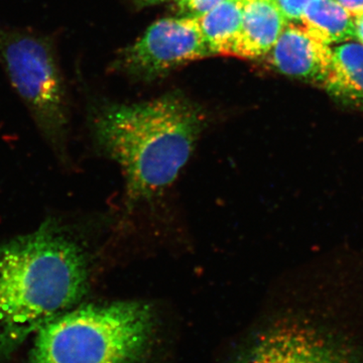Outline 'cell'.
Segmentation results:
<instances>
[{
    "label": "cell",
    "instance_id": "cell-13",
    "mask_svg": "<svg viewBox=\"0 0 363 363\" xmlns=\"http://www.w3.org/2000/svg\"><path fill=\"white\" fill-rule=\"evenodd\" d=\"M223 0H179L182 6L199 16L213 9Z\"/></svg>",
    "mask_w": 363,
    "mask_h": 363
},
{
    "label": "cell",
    "instance_id": "cell-6",
    "mask_svg": "<svg viewBox=\"0 0 363 363\" xmlns=\"http://www.w3.org/2000/svg\"><path fill=\"white\" fill-rule=\"evenodd\" d=\"M194 18H164L155 23L124 55L128 68L155 74L212 56Z\"/></svg>",
    "mask_w": 363,
    "mask_h": 363
},
{
    "label": "cell",
    "instance_id": "cell-4",
    "mask_svg": "<svg viewBox=\"0 0 363 363\" xmlns=\"http://www.w3.org/2000/svg\"><path fill=\"white\" fill-rule=\"evenodd\" d=\"M0 65L40 135L65 161L70 104L55 40L0 21Z\"/></svg>",
    "mask_w": 363,
    "mask_h": 363
},
{
    "label": "cell",
    "instance_id": "cell-3",
    "mask_svg": "<svg viewBox=\"0 0 363 363\" xmlns=\"http://www.w3.org/2000/svg\"><path fill=\"white\" fill-rule=\"evenodd\" d=\"M155 327L154 311L143 302L73 308L37 332L30 363H138Z\"/></svg>",
    "mask_w": 363,
    "mask_h": 363
},
{
    "label": "cell",
    "instance_id": "cell-2",
    "mask_svg": "<svg viewBox=\"0 0 363 363\" xmlns=\"http://www.w3.org/2000/svg\"><path fill=\"white\" fill-rule=\"evenodd\" d=\"M203 125L200 109L176 95L105 105L92 118L97 145L123 169L131 204L152 199L176 180Z\"/></svg>",
    "mask_w": 363,
    "mask_h": 363
},
{
    "label": "cell",
    "instance_id": "cell-10",
    "mask_svg": "<svg viewBox=\"0 0 363 363\" xmlns=\"http://www.w3.org/2000/svg\"><path fill=\"white\" fill-rule=\"evenodd\" d=\"M245 0H223L206 13L196 16L210 51L233 56L240 35Z\"/></svg>",
    "mask_w": 363,
    "mask_h": 363
},
{
    "label": "cell",
    "instance_id": "cell-14",
    "mask_svg": "<svg viewBox=\"0 0 363 363\" xmlns=\"http://www.w3.org/2000/svg\"><path fill=\"white\" fill-rule=\"evenodd\" d=\"M352 18L363 13V0H336Z\"/></svg>",
    "mask_w": 363,
    "mask_h": 363
},
{
    "label": "cell",
    "instance_id": "cell-11",
    "mask_svg": "<svg viewBox=\"0 0 363 363\" xmlns=\"http://www.w3.org/2000/svg\"><path fill=\"white\" fill-rule=\"evenodd\" d=\"M301 21L328 45L355 39L353 18L336 0H311Z\"/></svg>",
    "mask_w": 363,
    "mask_h": 363
},
{
    "label": "cell",
    "instance_id": "cell-12",
    "mask_svg": "<svg viewBox=\"0 0 363 363\" xmlns=\"http://www.w3.org/2000/svg\"><path fill=\"white\" fill-rule=\"evenodd\" d=\"M286 21H302L303 14L311 0H272Z\"/></svg>",
    "mask_w": 363,
    "mask_h": 363
},
{
    "label": "cell",
    "instance_id": "cell-8",
    "mask_svg": "<svg viewBox=\"0 0 363 363\" xmlns=\"http://www.w3.org/2000/svg\"><path fill=\"white\" fill-rule=\"evenodd\" d=\"M286 25L288 21L272 0L245 1L242 26L233 56L252 59L269 54Z\"/></svg>",
    "mask_w": 363,
    "mask_h": 363
},
{
    "label": "cell",
    "instance_id": "cell-16",
    "mask_svg": "<svg viewBox=\"0 0 363 363\" xmlns=\"http://www.w3.org/2000/svg\"><path fill=\"white\" fill-rule=\"evenodd\" d=\"M147 1L156 2V1H164V0H147Z\"/></svg>",
    "mask_w": 363,
    "mask_h": 363
},
{
    "label": "cell",
    "instance_id": "cell-9",
    "mask_svg": "<svg viewBox=\"0 0 363 363\" xmlns=\"http://www.w3.org/2000/svg\"><path fill=\"white\" fill-rule=\"evenodd\" d=\"M324 89L346 106L363 108V45L345 43L332 50Z\"/></svg>",
    "mask_w": 363,
    "mask_h": 363
},
{
    "label": "cell",
    "instance_id": "cell-1",
    "mask_svg": "<svg viewBox=\"0 0 363 363\" xmlns=\"http://www.w3.org/2000/svg\"><path fill=\"white\" fill-rule=\"evenodd\" d=\"M89 286L82 247L51 220L0 247V358L73 309Z\"/></svg>",
    "mask_w": 363,
    "mask_h": 363
},
{
    "label": "cell",
    "instance_id": "cell-17",
    "mask_svg": "<svg viewBox=\"0 0 363 363\" xmlns=\"http://www.w3.org/2000/svg\"><path fill=\"white\" fill-rule=\"evenodd\" d=\"M245 1H248V0H245Z\"/></svg>",
    "mask_w": 363,
    "mask_h": 363
},
{
    "label": "cell",
    "instance_id": "cell-15",
    "mask_svg": "<svg viewBox=\"0 0 363 363\" xmlns=\"http://www.w3.org/2000/svg\"><path fill=\"white\" fill-rule=\"evenodd\" d=\"M354 23L355 39L359 40L360 44L363 45V13L353 18Z\"/></svg>",
    "mask_w": 363,
    "mask_h": 363
},
{
    "label": "cell",
    "instance_id": "cell-7",
    "mask_svg": "<svg viewBox=\"0 0 363 363\" xmlns=\"http://www.w3.org/2000/svg\"><path fill=\"white\" fill-rule=\"evenodd\" d=\"M269 52L272 65L281 73L323 84L330 67L332 50L304 26L286 25Z\"/></svg>",
    "mask_w": 363,
    "mask_h": 363
},
{
    "label": "cell",
    "instance_id": "cell-5",
    "mask_svg": "<svg viewBox=\"0 0 363 363\" xmlns=\"http://www.w3.org/2000/svg\"><path fill=\"white\" fill-rule=\"evenodd\" d=\"M231 363H359L357 350L317 327L298 321L272 325Z\"/></svg>",
    "mask_w": 363,
    "mask_h": 363
}]
</instances>
